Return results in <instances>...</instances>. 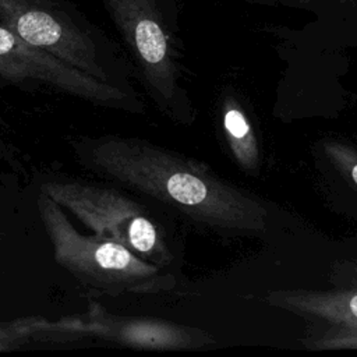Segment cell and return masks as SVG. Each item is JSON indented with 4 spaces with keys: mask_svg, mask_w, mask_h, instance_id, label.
<instances>
[{
    "mask_svg": "<svg viewBox=\"0 0 357 357\" xmlns=\"http://www.w3.org/2000/svg\"><path fill=\"white\" fill-rule=\"evenodd\" d=\"M68 146L91 174L163 208L174 218L225 237L262 236L269 211L255 195L206 163L153 141L119 135H73Z\"/></svg>",
    "mask_w": 357,
    "mask_h": 357,
    "instance_id": "1",
    "label": "cell"
},
{
    "mask_svg": "<svg viewBox=\"0 0 357 357\" xmlns=\"http://www.w3.org/2000/svg\"><path fill=\"white\" fill-rule=\"evenodd\" d=\"M38 191L50 197L95 234L183 279V240L159 206L110 181L43 174Z\"/></svg>",
    "mask_w": 357,
    "mask_h": 357,
    "instance_id": "2",
    "label": "cell"
},
{
    "mask_svg": "<svg viewBox=\"0 0 357 357\" xmlns=\"http://www.w3.org/2000/svg\"><path fill=\"white\" fill-rule=\"evenodd\" d=\"M128 54L137 82L172 123L191 126L195 109L183 84L180 0H100Z\"/></svg>",
    "mask_w": 357,
    "mask_h": 357,
    "instance_id": "3",
    "label": "cell"
},
{
    "mask_svg": "<svg viewBox=\"0 0 357 357\" xmlns=\"http://www.w3.org/2000/svg\"><path fill=\"white\" fill-rule=\"evenodd\" d=\"M0 25L102 82L139 93L124 47L73 0H0Z\"/></svg>",
    "mask_w": 357,
    "mask_h": 357,
    "instance_id": "4",
    "label": "cell"
},
{
    "mask_svg": "<svg viewBox=\"0 0 357 357\" xmlns=\"http://www.w3.org/2000/svg\"><path fill=\"white\" fill-rule=\"evenodd\" d=\"M36 208L54 261L85 289L107 296H142L172 294L178 287V276L138 257L119 241L78 231L66 211L40 191Z\"/></svg>",
    "mask_w": 357,
    "mask_h": 357,
    "instance_id": "5",
    "label": "cell"
},
{
    "mask_svg": "<svg viewBox=\"0 0 357 357\" xmlns=\"http://www.w3.org/2000/svg\"><path fill=\"white\" fill-rule=\"evenodd\" d=\"M0 81L24 91L59 93L96 107L144 114L141 93L102 82L0 25Z\"/></svg>",
    "mask_w": 357,
    "mask_h": 357,
    "instance_id": "6",
    "label": "cell"
},
{
    "mask_svg": "<svg viewBox=\"0 0 357 357\" xmlns=\"http://www.w3.org/2000/svg\"><path fill=\"white\" fill-rule=\"evenodd\" d=\"M74 318L81 339L92 337L137 350H201L216 343L204 329L160 318L114 314L93 300L84 314Z\"/></svg>",
    "mask_w": 357,
    "mask_h": 357,
    "instance_id": "7",
    "label": "cell"
},
{
    "mask_svg": "<svg viewBox=\"0 0 357 357\" xmlns=\"http://www.w3.org/2000/svg\"><path fill=\"white\" fill-rule=\"evenodd\" d=\"M265 301L304 318L310 329H357V287L272 290Z\"/></svg>",
    "mask_w": 357,
    "mask_h": 357,
    "instance_id": "8",
    "label": "cell"
},
{
    "mask_svg": "<svg viewBox=\"0 0 357 357\" xmlns=\"http://www.w3.org/2000/svg\"><path fill=\"white\" fill-rule=\"evenodd\" d=\"M220 128L227 151L236 165L247 173L257 174L261 152L255 130L243 103L233 92H225L219 105Z\"/></svg>",
    "mask_w": 357,
    "mask_h": 357,
    "instance_id": "9",
    "label": "cell"
},
{
    "mask_svg": "<svg viewBox=\"0 0 357 357\" xmlns=\"http://www.w3.org/2000/svg\"><path fill=\"white\" fill-rule=\"evenodd\" d=\"M68 317L46 319L42 317H24L0 321V351L21 349L31 343L74 342Z\"/></svg>",
    "mask_w": 357,
    "mask_h": 357,
    "instance_id": "10",
    "label": "cell"
},
{
    "mask_svg": "<svg viewBox=\"0 0 357 357\" xmlns=\"http://www.w3.org/2000/svg\"><path fill=\"white\" fill-rule=\"evenodd\" d=\"M301 343L308 350H357V329H308Z\"/></svg>",
    "mask_w": 357,
    "mask_h": 357,
    "instance_id": "11",
    "label": "cell"
},
{
    "mask_svg": "<svg viewBox=\"0 0 357 357\" xmlns=\"http://www.w3.org/2000/svg\"><path fill=\"white\" fill-rule=\"evenodd\" d=\"M322 151L332 166L357 187V149L339 139H326Z\"/></svg>",
    "mask_w": 357,
    "mask_h": 357,
    "instance_id": "12",
    "label": "cell"
},
{
    "mask_svg": "<svg viewBox=\"0 0 357 357\" xmlns=\"http://www.w3.org/2000/svg\"><path fill=\"white\" fill-rule=\"evenodd\" d=\"M265 7H286L307 11H357V0H244Z\"/></svg>",
    "mask_w": 357,
    "mask_h": 357,
    "instance_id": "13",
    "label": "cell"
},
{
    "mask_svg": "<svg viewBox=\"0 0 357 357\" xmlns=\"http://www.w3.org/2000/svg\"><path fill=\"white\" fill-rule=\"evenodd\" d=\"M0 159L18 173H25V159L10 137L7 124L0 119Z\"/></svg>",
    "mask_w": 357,
    "mask_h": 357,
    "instance_id": "14",
    "label": "cell"
},
{
    "mask_svg": "<svg viewBox=\"0 0 357 357\" xmlns=\"http://www.w3.org/2000/svg\"><path fill=\"white\" fill-rule=\"evenodd\" d=\"M350 269H353V272H356L357 273V259L351 264V268Z\"/></svg>",
    "mask_w": 357,
    "mask_h": 357,
    "instance_id": "15",
    "label": "cell"
}]
</instances>
